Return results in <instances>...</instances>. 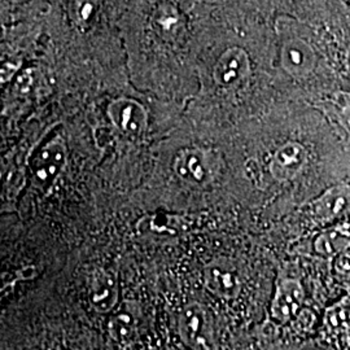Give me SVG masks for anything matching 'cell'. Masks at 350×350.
I'll return each instance as SVG.
<instances>
[{
    "label": "cell",
    "instance_id": "10",
    "mask_svg": "<svg viewBox=\"0 0 350 350\" xmlns=\"http://www.w3.org/2000/svg\"><path fill=\"white\" fill-rule=\"evenodd\" d=\"M64 157L65 154H64L63 146L50 144L44 147L36 160L34 174L42 182L52 180L60 173L65 161Z\"/></svg>",
    "mask_w": 350,
    "mask_h": 350
},
{
    "label": "cell",
    "instance_id": "2",
    "mask_svg": "<svg viewBox=\"0 0 350 350\" xmlns=\"http://www.w3.org/2000/svg\"><path fill=\"white\" fill-rule=\"evenodd\" d=\"M280 62L288 75L304 78L317 65V53L310 43L300 37H288L282 43Z\"/></svg>",
    "mask_w": 350,
    "mask_h": 350
},
{
    "label": "cell",
    "instance_id": "11",
    "mask_svg": "<svg viewBox=\"0 0 350 350\" xmlns=\"http://www.w3.org/2000/svg\"><path fill=\"white\" fill-rule=\"evenodd\" d=\"M175 170L180 176L195 182H202L206 174L202 156L198 152H183L176 160Z\"/></svg>",
    "mask_w": 350,
    "mask_h": 350
},
{
    "label": "cell",
    "instance_id": "6",
    "mask_svg": "<svg viewBox=\"0 0 350 350\" xmlns=\"http://www.w3.org/2000/svg\"><path fill=\"white\" fill-rule=\"evenodd\" d=\"M306 163L308 152L305 147L300 143L289 142L276 150L270 163V170L275 179L284 182L299 174Z\"/></svg>",
    "mask_w": 350,
    "mask_h": 350
},
{
    "label": "cell",
    "instance_id": "3",
    "mask_svg": "<svg viewBox=\"0 0 350 350\" xmlns=\"http://www.w3.org/2000/svg\"><path fill=\"white\" fill-rule=\"evenodd\" d=\"M250 65L248 55L241 49L225 51L214 68V79L222 88H237L250 75Z\"/></svg>",
    "mask_w": 350,
    "mask_h": 350
},
{
    "label": "cell",
    "instance_id": "7",
    "mask_svg": "<svg viewBox=\"0 0 350 350\" xmlns=\"http://www.w3.org/2000/svg\"><path fill=\"white\" fill-rule=\"evenodd\" d=\"M350 211V186L338 185L328 188L314 201L312 213L318 222H328L342 217Z\"/></svg>",
    "mask_w": 350,
    "mask_h": 350
},
{
    "label": "cell",
    "instance_id": "5",
    "mask_svg": "<svg viewBox=\"0 0 350 350\" xmlns=\"http://www.w3.org/2000/svg\"><path fill=\"white\" fill-rule=\"evenodd\" d=\"M204 280L209 291L225 299L235 297L241 288L237 267L226 260H215L209 263L204 269Z\"/></svg>",
    "mask_w": 350,
    "mask_h": 350
},
{
    "label": "cell",
    "instance_id": "17",
    "mask_svg": "<svg viewBox=\"0 0 350 350\" xmlns=\"http://www.w3.org/2000/svg\"><path fill=\"white\" fill-rule=\"evenodd\" d=\"M348 66H349V70H350V46H349V50H348Z\"/></svg>",
    "mask_w": 350,
    "mask_h": 350
},
{
    "label": "cell",
    "instance_id": "15",
    "mask_svg": "<svg viewBox=\"0 0 350 350\" xmlns=\"http://www.w3.org/2000/svg\"><path fill=\"white\" fill-rule=\"evenodd\" d=\"M156 21L163 33H167V34L174 33L176 26L179 25V17L174 12V10H172V12L161 13Z\"/></svg>",
    "mask_w": 350,
    "mask_h": 350
},
{
    "label": "cell",
    "instance_id": "16",
    "mask_svg": "<svg viewBox=\"0 0 350 350\" xmlns=\"http://www.w3.org/2000/svg\"><path fill=\"white\" fill-rule=\"evenodd\" d=\"M338 122L344 126L350 133V95H348L338 112Z\"/></svg>",
    "mask_w": 350,
    "mask_h": 350
},
{
    "label": "cell",
    "instance_id": "12",
    "mask_svg": "<svg viewBox=\"0 0 350 350\" xmlns=\"http://www.w3.org/2000/svg\"><path fill=\"white\" fill-rule=\"evenodd\" d=\"M109 334L117 341L126 342L134 338L137 331V318L131 310H121L109 322Z\"/></svg>",
    "mask_w": 350,
    "mask_h": 350
},
{
    "label": "cell",
    "instance_id": "9",
    "mask_svg": "<svg viewBox=\"0 0 350 350\" xmlns=\"http://www.w3.org/2000/svg\"><path fill=\"white\" fill-rule=\"evenodd\" d=\"M90 300L101 313L109 312L118 300V288L112 276L105 271H96L91 278Z\"/></svg>",
    "mask_w": 350,
    "mask_h": 350
},
{
    "label": "cell",
    "instance_id": "1",
    "mask_svg": "<svg viewBox=\"0 0 350 350\" xmlns=\"http://www.w3.org/2000/svg\"><path fill=\"white\" fill-rule=\"evenodd\" d=\"M180 338L188 347L195 349H208L212 344V331L208 313L193 302L183 309L179 317Z\"/></svg>",
    "mask_w": 350,
    "mask_h": 350
},
{
    "label": "cell",
    "instance_id": "4",
    "mask_svg": "<svg viewBox=\"0 0 350 350\" xmlns=\"http://www.w3.org/2000/svg\"><path fill=\"white\" fill-rule=\"evenodd\" d=\"M108 114L114 126L127 137L138 138L147 126V113L137 101L118 99L108 108Z\"/></svg>",
    "mask_w": 350,
    "mask_h": 350
},
{
    "label": "cell",
    "instance_id": "18",
    "mask_svg": "<svg viewBox=\"0 0 350 350\" xmlns=\"http://www.w3.org/2000/svg\"><path fill=\"white\" fill-rule=\"evenodd\" d=\"M12 1H23V0H12Z\"/></svg>",
    "mask_w": 350,
    "mask_h": 350
},
{
    "label": "cell",
    "instance_id": "8",
    "mask_svg": "<svg viewBox=\"0 0 350 350\" xmlns=\"http://www.w3.org/2000/svg\"><path fill=\"white\" fill-rule=\"evenodd\" d=\"M304 288L299 282L288 279L280 283L276 289L271 313L274 319L280 323H287L299 313L304 302Z\"/></svg>",
    "mask_w": 350,
    "mask_h": 350
},
{
    "label": "cell",
    "instance_id": "14",
    "mask_svg": "<svg viewBox=\"0 0 350 350\" xmlns=\"http://www.w3.org/2000/svg\"><path fill=\"white\" fill-rule=\"evenodd\" d=\"M98 0H77L75 1V12L79 21L88 23L91 17L96 13Z\"/></svg>",
    "mask_w": 350,
    "mask_h": 350
},
{
    "label": "cell",
    "instance_id": "13",
    "mask_svg": "<svg viewBox=\"0 0 350 350\" xmlns=\"http://www.w3.org/2000/svg\"><path fill=\"white\" fill-rule=\"evenodd\" d=\"M348 239L338 232H327L319 239H317L315 248L319 253L334 254L345 250L348 245Z\"/></svg>",
    "mask_w": 350,
    "mask_h": 350
}]
</instances>
